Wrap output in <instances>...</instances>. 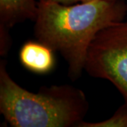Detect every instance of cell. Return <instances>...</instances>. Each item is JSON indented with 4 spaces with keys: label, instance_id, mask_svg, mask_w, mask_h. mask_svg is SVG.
<instances>
[{
    "label": "cell",
    "instance_id": "obj_4",
    "mask_svg": "<svg viewBox=\"0 0 127 127\" xmlns=\"http://www.w3.org/2000/svg\"><path fill=\"white\" fill-rule=\"evenodd\" d=\"M54 51L39 41H28L19 52L21 64L30 71L45 74L51 71L55 64Z\"/></svg>",
    "mask_w": 127,
    "mask_h": 127
},
{
    "label": "cell",
    "instance_id": "obj_2",
    "mask_svg": "<svg viewBox=\"0 0 127 127\" xmlns=\"http://www.w3.org/2000/svg\"><path fill=\"white\" fill-rule=\"evenodd\" d=\"M89 109L84 92L76 87L52 85L35 93L10 76L0 62V112L14 127H78Z\"/></svg>",
    "mask_w": 127,
    "mask_h": 127
},
{
    "label": "cell",
    "instance_id": "obj_3",
    "mask_svg": "<svg viewBox=\"0 0 127 127\" xmlns=\"http://www.w3.org/2000/svg\"><path fill=\"white\" fill-rule=\"evenodd\" d=\"M84 71L111 82L127 102V21L98 32L88 50Z\"/></svg>",
    "mask_w": 127,
    "mask_h": 127
},
{
    "label": "cell",
    "instance_id": "obj_8",
    "mask_svg": "<svg viewBox=\"0 0 127 127\" xmlns=\"http://www.w3.org/2000/svg\"><path fill=\"white\" fill-rule=\"evenodd\" d=\"M45 1H55V2H57L59 4L65 5H71L79 3V2H86V1H93V0H45Z\"/></svg>",
    "mask_w": 127,
    "mask_h": 127
},
{
    "label": "cell",
    "instance_id": "obj_5",
    "mask_svg": "<svg viewBox=\"0 0 127 127\" xmlns=\"http://www.w3.org/2000/svg\"><path fill=\"white\" fill-rule=\"evenodd\" d=\"M39 0H0V25L11 28L26 21H35Z\"/></svg>",
    "mask_w": 127,
    "mask_h": 127
},
{
    "label": "cell",
    "instance_id": "obj_7",
    "mask_svg": "<svg viewBox=\"0 0 127 127\" xmlns=\"http://www.w3.org/2000/svg\"><path fill=\"white\" fill-rule=\"evenodd\" d=\"M10 28L0 25V55L4 57L8 54L11 47L12 40L9 33Z\"/></svg>",
    "mask_w": 127,
    "mask_h": 127
},
{
    "label": "cell",
    "instance_id": "obj_1",
    "mask_svg": "<svg viewBox=\"0 0 127 127\" xmlns=\"http://www.w3.org/2000/svg\"><path fill=\"white\" fill-rule=\"evenodd\" d=\"M127 4L123 0H93L65 5L38 1L34 25L37 40L59 52L76 81L85 70L88 48L96 35L110 24L123 21Z\"/></svg>",
    "mask_w": 127,
    "mask_h": 127
},
{
    "label": "cell",
    "instance_id": "obj_6",
    "mask_svg": "<svg viewBox=\"0 0 127 127\" xmlns=\"http://www.w3.org/2000/svg\"><path fill=\"white\" fill-rule=\"evenodd\" d=\"M78 127H127V102L121 106L108 119L99 122L83 121Z\"/></svg>",
    "mask_w": 127,
    "mask_h": 127
}]
</instances>
